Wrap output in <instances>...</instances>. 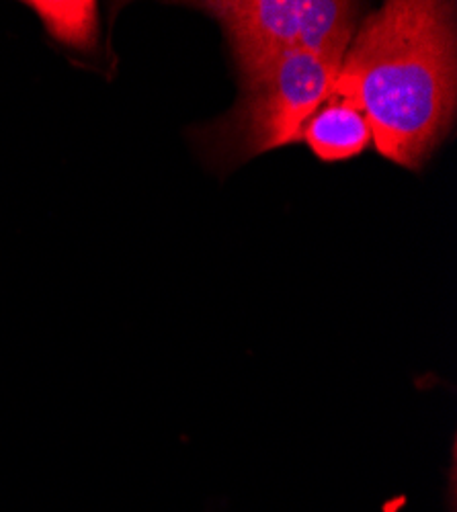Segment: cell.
I'll return each mask as SVG.
<instances>
[{
    "instance_id": "1",
    "label": "cell",
    "mask_w": 457,
    "mask_h": 512,
    "mask_svg": "<svg viewBox=\"0 0 457 512\" xmlns=\"http://www.w3.org/2000/svg\"><path fill=\"white\" fill-rule=\"evenodd\" d=\"M455 54V3L390 0L357 25L330 95L365 113L384 158L417 170L455 117Z\"/></svg>"
},
{
    "instance_id": "4",
    "label": "cell",
    "mask_w": 457,
    "mask_h": 512,
    "mask_svg": "<svg viewBox=\"0 0 457 512\" xmlns=\"http://www.w3.org/2000/svg\"><path fill=\"white\" fill-rule=\"evenodd\" d=\"M302 142L322 162H341L363 154L371 144V127L365 113L351 101L330 95L308 119Z\"/></svg>"
},
{
    "instance_id": "3",
    "label": "cell",
    "mask_w": 457,
    "mask_h": 512,
    "mask_svg": "<svg viewBox=\"0 0 457 512\" xmlns=\"http://www.w3.org/2000/svg\"><path fill=\"white\" fill-rule=\"evenodd\" d=\"M193 7L220 23L240 78L285 54H345L361 15V5L347 0H210Z\"/></svg>"
},
{
    "instance_id": "2",
    "label": "cell",
    "mask_w": 457,
    "mask_h": 512,
    "mask_svg": "<svg viewBox=\"0 0 457 512\" xmlns=\"http://www.w3.org/2000/svg\"><path fill=\"white\" fill-rule=\"evenodd\" d=\"M345 54L294 52L242 76L234 109L195 132L203 158L234 170L259 154L302 140L304 125L330 97Z\"/></svg>"
},
{
    "instance_id": "5",
    "label": "cell",
    "mask_w": 457,
    "mask_h": 512,
    "mask_svg": "<svg viewBox=\"0 0 457 512\" xmlns=\"http://www.w3.org/2000/svg\"><path fill=\"white\" fill-rule=\"evenodd\" d=\"M33 9L44 15L50 31H54L66 44L87 46L91 29H95L93 3H35Z\"/></svg>"
}]
</instances>
